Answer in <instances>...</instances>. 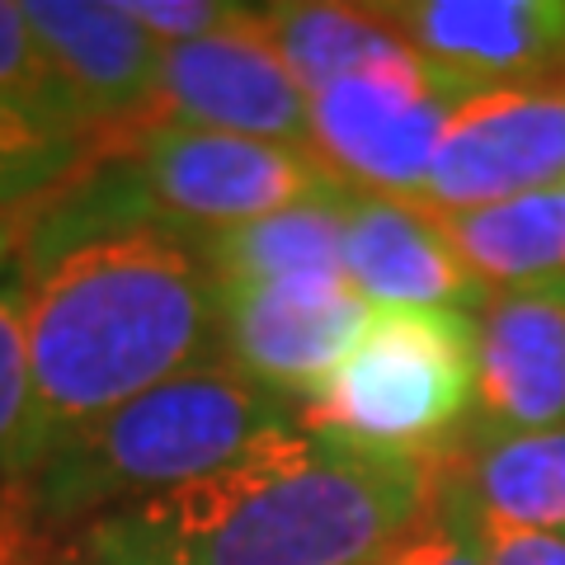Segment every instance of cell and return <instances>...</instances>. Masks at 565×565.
I'll list each match as a JSON object with an SVG mask.
<instances>
[{"label": "cell", "instance_id": "6da1fadb", "mask_svg": "<svg viewBox=\"0 0 565 565\" xmlns=\"http://www.w3.org/2000/svg\"><path fill=\"white\" fill-rule=\"evenodd\" d=\"M20 292L29 415L6 481L151 386L222 359L217 282L199 241L166 226L43 222Z\"/></svg>", "mask_w": 565, "mask_h": 565}, {"label": "cell", "instance_id": "7a4b0ae2", "mask_svg": "<svg viewBox=\"0 0 565 565\" xmlns=\"http://www.w3.org/2000/svg\"><path fill=\"white\" fill-rule=\"evenodd\" d=\"M438 462L359 452L311 429L95 519L81 565H377L424 519Z\"/></svg>", "mask_w": 565, "mask_h": 565}, {"label": "cell", "instance_id": "3957f363", "mask_svg": "<svg viewBox=\"0 0 565 565\" xmlns=\"http://www.w3.org/2000/svg\"><path fill=\"white\" fill-rule=\"evenodd\" d=\"M302 429L297 401L264 392L232 363H203L85 424L0 494L47 533L81 537L95 519L222 471L264 438Z\"/></svg>", "mask_w": 565, "mask_h": 565}, {"label": "cell", "instance_id": "277c9868", "mask_svg": "<svg viewBox=\"0 0 565 565\" xmlns=\"http://www.w3.org/2000/svg\"><path fill=\"white\" fill-rule=\"evenodd\" d=\"M109 166L90 184L52 203L47 222L62 226H166L189 241L259 222L292 203L344 189L307 147L147 122V128L104 137Z\"/></svg>", "mask_w": 565, "mask_h": 565}, {"label": "cell", "instance_id": "5b68a950", "mask_svg": "<svg viewBox=\"0 0 565 565\" xmlns=\"http://www.w3.org/2000/svg\"><path fill=\"white\" fill-rule=\"evenodd\" d=\"M476 401L471 311H373L349 359L297 405L302 429L359 452L438 462Z\"/></svg>", "mask_w": 565, "mask_h": 565}, {"label": "cell", "instance_id": "8992f818", "mask_svg": "<svg viewBox=\"0 0 565 565\" xmlns=\"http://www.w3.org/2000/svg\"><path fill=\"white\" fill-rule=\"evenodd\" d=\"M476 90L405 57L311 95V156L353 193L419 199L452 114Z\"/></svg>", "mask_w": 565, "mask_h": 565}, {"label": "cell", "instance_id": "52a82bcc", "mask_svg": "<svg viewBox=\"0 0 565 565\" xmlns=\"http://www.w3.org/2000/svg\"><path fill=\"white\" fill-rule=\"evenodd\" d=\"M565 180V76L471 95L438 141L419 207L471 212Z\"/></svg>", "mask_w": 565, "mask_h": 565}, {"label": "cell", "instance_id": "ba28073f", "mask_svg": "<svg viewBox=\"0 0 565 565\" xmlns=\"http://www.w3.org/2000/svg\"><path fill=\"white\" fill-rule=\"evenodd\" d=\"M217 297L222 363L297 405L349 359L373 321V307L349 288V278L250 282L217 288Z\"/></svg>", "mask_w": 565, "mask_h": 565}, {"label": "cell", "instance_id": "9c48e42d", "mask_svg": "<svg viewBox=\"0 0 565 565\" xmlns=\"http://www.w3.org/2000/svg\"><path fill=\"white\" fill-rule=\"evenodd\" d=\"M255 20L259 6L250 20L232 29L184 47H166L161 90H156L147 122H184V128L278 141V147H307L311 99L288 76V66L278 62Z\"/></svg>", "mask_w": 565, "mask_h": 565}, {"label": "cell", "instance_id": "30bf717a", "mask_svg": "<svg viewBox=\"0 0 565 565\" xmlns=\"http://www.w3.org/2000/svg\"><path fill=\"white\" fill-rule=\"evenodd\" d=\"M382 14L419 62L476 95L565 76V0H392Z\"/></svg>", "mask_w": 565, "mask_h": 565}, {"label": "cell", "instance_id": "8fae6325", "mask_svg": "<svg viewBox=\"0 0 565 565\" xmlns=\"http://www.w3.org/2000/svg\"><path fill=\"white\" fill-rule=\"evenodd\" d=\"M471 429H565V278L486 292L476 311Z\"/></svg>", "mask_w": 565, "mask_h": 565}, {"label": "cell", "instance_id": "7c38bea8", "mask_svg": "<svg viewBox=\"0 0 565 565\" xmlns=\"http://www.w3.org/2000/svg\"><path fill=\"white\" fill-rule=\"evenodd\" d=\"M20 10L90 114L99 141L151 118L166 47L132 24L118 0H20Z\"/></svg>", "mask_w": 565, "mask_h": 565}, {"label": "cell", "instance_id": "4fadbf2b", "mask_svg": "<svg viewBox=\"0 0 565 565\" xmlns=\"http://www.w3.org/2000/svg\"><path fill=\"white\" fill-rule=\"evenodd\" d=\"M344 274L373 311H481L486 288L452 250L444 222L415 199L349 193L344 212Z\"/></svg>", "mask_w": 565, "mask_h": 565}, {"label": "cell", "instance_id": "5bb4252c", "mask_svg": "<svg viewBox=\"0 0 565 565\" xmlns=\"http://www.w3.org/2000/svg\"><path fill=\"white\" fill-rule=\"evenodd\" d=\"M438 462L467 490L476 519L519 527V533L565 537V429H462V438Z\"/></svg>", "mask_w": 565, "mask_h": 565}, {"label": "cell", "instance_id": "9a60e30c", "mask_svg": "<svg viewBox=\"0 0 565 565\" xmlns=\"http://www.w3.org/2000/svg\"><path fill=\"white\" fill-rule=\"evenodd\" d=\"M353 189H330L321 199L292 203L259 222L203 236L199 255L217 288L288 278H349L344 274V212Z\"/></svg>", "mask_w": 565, "mask_h": 565}, {"label": "cell", "instance_id": "2e32d148", "mask_svg": "<svg viewBox=\"0 0 565 565\" xmlns=\"http://www.w3.org/2000/svg\"><path fill=\"white\" fill-rule=\"evenodd\" d=\"M259 33L302 85L307 99L326 85L359 76L373 66H392L415 57L411 43L392 29L382 6H353V0H282L259 6Z\"/></svg>", "mask_w": 565, "mask_h": 565}, {"label": "cell", "instance_id": "e0dca14e", "mask_svg": "<svg viewBox=\"0 0 565 565\" xmlns=\"http://www.w3.org/2000/svg\"><path fill=\"white\" fill-rule=\"evenodd\" d=\"M438 222L486 292L537 288V282L565 278V203L556 189L471 212H448Z\"/></svg>", "mask_w": 565, "mask_h": 565}, {"label": "cell", "instance_id": "ac0fdd59", "mask_svg": "<svg viewBox=\"0 0 565 565\" xmlns=\"http://www.w3.org/2000/svg\"><path fill=\"white\" fill-rule=\"evenodd\" d=\"M0 104L33 122H43L52 132H62V137L99 147L90 114L71 95V85L62 81V71L52 66L47 47L39 43V33L29 29L24 10L14 6V0H0Z\"/></svg>", "mask_w": 565, "mask_h": 565}, {"label": "cell", "instance_id": "d6986e66", "mask_svg": "<svg viewBox=\"0 0 565 565\" xmlns=\"http://www.w3.org/2000/svg\"><path fill=\"white\" fill-rule=\"evenodd\" d=\"M95 156L90 141L62 137L0 104V207L62 189Z\"/></svg>", "mask_w": 565, "mask_h": 565}, {"label": "cell", "instance_id": "ffe728a7", "mask_svg": "<svg viewBox=\"0 0 565 565\" xmlns=\"http://www.w3.org/2000/svg\"><path fill=\"white\" fill-rule=\"evenodd\" d=\"M382 565H486L481 533H476V509L444 462H438V486L424 519L386 552Z\"/></svg>", "mask_w": 565, "mask_h": 565}, {"label": "cell", "instance_id": "44dd1931", "mask_svg": "<svg viewBox=\"0 0 565 565\" xmlns=\"http://www.w3.org/2000/svg\"><path fill=\"white\" fill-rule=\"evenodd\" d=\"M29 415V340H24V292L0 288V476Z\"/></svg>", "mask_w": 565, "mask_h": 565}, {"label": "cell", "instance_id": "7402d4cb", "mask_svg": "<svg viewBox=\"0 0 565 565\" xmlns=\"http://www.w3.org/2000/svg\"><path fill=\"white\" fill-rule=\"evenodd\" d=\"M118 6L161 47L199 43L207 33H222L255 14V6H232V0H118Z\"/></svg>", "mask_w": 565, "mask_h": 565}, {"label": "cell", "instance_id": "603a6c76", "mask_svg": "<svg viewBox=\"0 0 565 565\" xmlns=\"http://www.w3.org/2000/svg\"><path fill=\"white\" fill-rule=\"evenodd\" d=\"M481 533L486 565H565V537H542V533H519V527H500L476 519Z\"/></svg>", "mask_w": 565, "mask_h": 565}, {"label": "cell", "instance_id": "cb8c5ba5", "mask_svg": "<svg viewBox=\"0 0 565 565\" xmlns=\"http://www.w3.org/2000/svg\"><path fill=\"white\" fill-rule=\"evenodd\" d=\"M14 241H20L14 222H10V217H0V274H6V264H10V255H14Z\"/></svg>", "mask_w": 565, "mask_h": 565}, {"label": "cell", "instance_id": "d4e9b609", "mask_svg": "<svg viewBox=\"0 0 565 565\" xmlns=\"http://www.w3.org/2000/svg\"><path fill=\"white\" fill-rule=\"evenodd\" d=\"M556 193H561V203H565V180H561V184H556Z\"/></svg>", "mask_w": 565, "mask_h": 565}, {"label": "cell", "instance_id": "484cf974", "mask_svg": "<svg viewBox=\"0 0 565 565\" xmlns=\"http://www.w3.org/2000/svg\"><path fill=\"white\" fill-rule=\"evenodd\" d=\"M377 565H382V561H377Z\"/></svg>", "mask_w": 565, "mask_h": 565}]
</instances>
